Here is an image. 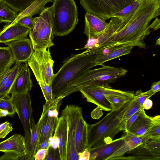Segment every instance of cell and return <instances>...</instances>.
<instances>
[{
    "label": "cell",
    "mask_w": 160,
    "mask_h": 160,
    "mask_svg": "<svg viewBox=\"0 0 160 160\" xmlns=\"http://www.w3.org/2000/svg\"><path fill=\"white\" fill-rule=\"evenodd\" d=\"M27 62H23L20 70L10 91L13 95L22 93L32 88V82L30 78L31 72Z\"/></svg>",
    "instance_id": "obj_19"
},
{
    "label": "cell",
    "mask_w": 160,
    "mask_h": 160,
    "mask_svg": "<svg viewBox=\"0 0 160 160\" xmlns=\"http://www.w3.org/2000/svg\"><path fill=\"white\" fill-rule=\"evenodd\" d=\"M37 82L41 88L46 102H50L52 101L55 98L53 95L52 86L43 81H39Z\"/></svg>",
    "instance_id": "obj_35"
},
{
    "label": "cell",
    "mask_w": 160,
    "mask_h": 160,
    "mask_svg": "<svg viewBox=\"0 0 160 160\" xmlns=\"http://www.w3.org/2000/svg\"><path fill=\"white\" fill-rule=\"evenodd\" d=\"M16 12H21L37 0H4Z\"/></svg>",
    "instance_id": "obj_31"
},
{
    "label": "cell",
    "mask_w": 160,
    "mask_h": 160,
    "mask_svg": "<svg viewBox=\"0 0 160 160\" xmlns=\"http://www.w3.org/2000/svg\"><path fill=\"white\" fill-rule=\"evenodd\" d=\"M142 0L135 1L133 2L115 14L113 17H118L125 19L136 10Z\"/></svg>",
    "instance_id": "obj_32"
},
{
    "label": "cell",
    "mask_w": 160,
    "mask_h": 160,
    "mask_svg": "<svg viewBox=\"0 0 160 160\" xmlns=\"http://www.w3.org/2000/svg\"><path fill=\"white\" fill-rule=\"evenodd\" d=\"M150 138L145 136H136L126 133L122 145L107 160L123 156L128 151L147 142Z\"/></svg>",
    "instance_id": "obj_23"
},
{
    "label": "cell",
    "mask_w": 160,
    "mask_h": 160,
    "mask_svg": "<svg viewBox=\"0 0 160 160\" xmlns=\"http://www.w3.org/2000/svg\"><path fill=\"white\" fill-rule=\"evenodd\" d=\"M78 160H89L90 152L88 148L83 151L78 153Z\"/></svg>",
    "instance_id": "obj_46"
},
{
    "label": "cell",
    "mask_w": 160,
    "mask_h": 160,
    "mask_svg": "<svg viewBox=\"0 0 160 160\" xmlns=\"http://www.w3.org/2000/svg\"><path fill=\"white\" fill-rule=\"evenodd\" d=\"M50 146L53 148H58V144L56 137L54 135L50 137L49 139Z\"/></svg>",
    "instance_id": "obj_49"
},
{
    "label": "cell",
    "mask_w": 160,
    "mask_h": 160,
    "mask_svg": "<svg viewBox=\"0 0 160 160\" xmlns=\"http://www.w3.org/2000/svg\"><path fill=\"white\" fill-rule=\"evenodd\" d=\"M61 116L64 117L67 124V141L66 160H78L75 141V133L72 123L69 118L61 112Z\"/></svg>",
    "instance_id": "obj_25"
},
{
    "label": "cell",
    "mask_w": 160,
    "mask_h": 160,
    "mask_svg": "<svg viewBox=\"0 0 160 160\" xmlns=\"http://www.w3.org/2000/svg\"><path fill=\"white\" fill-rule=\"evenodd\" d=\"M25 143L24 137L19 134H14L0 142V152L14 153L21 157L22 160H25Z\"/></svg>",
    "instance_id": "obj_14"
},
{
    "label": "cell",
    "mask_w": 160,
    "mask_h": 160,
    "mask_svg": "<svg viewBox=\"0 0 160 160\" xmlns=\"http://www.w3.org/2000/svg\"><path fill=\"white\" fill-rule=\"evenodd\" d=\"M155 93L150 89L144 92L141 90L137 91L134 93L133 97L138 101L140 104L143 106V104L145 100L154 95Z\"/></svg>",
    "instance_id": "obj_36"
},
{
    "label": "cell",
    "mask_w": 160,
    "mask_h": 160,
    "mask_svg": "<svg viewBox=\"0 0 160 160\" xmlns=\"http://www.w3.org/2000/svg\"><path fill=\"white\" fill-rule=\"evenodd\" d=\"M79 91L87 102L101 107L103 110L110 112L112 110L110 103L97 85L86 86Z\"/></svg>",
    "instance_id": "obj_13"
},
{
    "label": "cell",
    "mask_w": 160,
    "mask_h": 160,
    "mask_svg": "<svg viewBox=\"0 0 160 160\" xmlns=\"http://www.w3.org/2000/svg\"><path fill=\"white\" fill-rule=\"evenodd\" d=\"M13 129L12 124L8 121L0 124V138H4Z\"/></svg>",
    "instance_id": "obj_39"
},
{
    "label": "cell",
    "mask_w": 160,
    "mask_h": 160,
    "mask_svg": "<svg viewBox=\"0 0 160 160\" xmlns=\"http://www.w3.org/2000/svg\"><path fill=\"white\" fill-rule=\"evenodd\" d=\"M8 115V112L7 111L0 109V118L3 117Z\"/></svg>",
    "instance_id": "obj_52"
},
{
    "label": "cell",
    "mask_w": 160,
    "mask_h": 160,
    "mask_svg": "<svg viewBox=\"0 0 160 160\" xmlns=\"http://www.w3.org/2000/svg\"><path fill=\"white\" fill-rule=\"evenodd\" d=\"M51 6L44 8L39 17L34 18L35 24L29 36L34 50L49 48L54 45Z\"/></svg>",
    "instance_id": "obj_6"
},
{
    "label": "cell",
    "mask_w": 160,
    "mask_h": 160,
    "mask_svg": "<svg viewBox=\"0 0 160 160\" xmlns=\"http://www.w3.org/2000/svg\"><path fill=\"white\" fill-rule=\"evenodd\" d=\"M152 105L153 102L149 98L145 100L143 103V107L144 109H145L146 110H148L152 108Z\"/></svg>",
    "instance_id": "obj_51"
},
{
    "label": "cell",
    "mask_w": 160,
    "mask_h": 160,
    "mask_svg": "<svg viewBox=\"0 0 160 160\" xmlns=\"http://www.w3.org/2000/svg\"><path fill=\"white\" fill-rule=\"evenodd\" d=\"M17 22L31 30L33 28L35 24L34 19L31 16L24 17L20 19Z\"/></svg>",
    "instance_id": "obj_41"
},
{
    "label": "cell",
    "mask_w": 160,
    "mask_h": 160,
    "mask_svg": "<svg viewBox=\"0 0 160 160\" xmlns=\"http://www.w3.org/2000/svg\"></svg>",
    "instance_id": "obj_55"
},
{
    "label": "cell",
    "mask_w": 160,
    "mask_h": 160,
    "mask_svg": "<svg viewBox=\"0 0 160 160\" xmlns=\"http://www.w3.org/2000/svg\"><path fill=\"white\" fill-rule=\"evenodd\" d=\"M30 88L24 92L11 95L13 106L22 125L25 140L30 133L32 116Z\"/></svg>",
    "instance_id": "obj_10"
},
{
    "label": "cell",
    "mask_w": 160,
    "mask_h": 160,
    "mask_svg": "<svg viewBox=\"0 0 160 160\" xmlns=\"http://www.w3.org/2000/svg\"><path fill=\"white\" fill-rule=\"evenodd\" d=\"M132 98L108 113L97 122L87 125V142L89 150L113 140L115 136L123 131L122 117L129 107Z\"/></svg>",
    "instance_id": "obj_3"
},
{
    "label": "cell",
    "mask_w": 160,
    "mask_h": 160,
    "mask_svg": "<svg viewBox=\"0 0 160 160\" xmlns=\"http://www.w3.org/2000/svg\"><path fill=\"white\" fill-rule=\"evenodd\" d=\"M44 160H61L58 148L54 149L49 147Z\"/></svg>",
    "instance_id": "obj_40"
},
{
    "label": "cell",
    "mask_w": 160,
    "mask_h": 160,
    "mask_svg": "<svg viewBox=\"0 0 160 160\" xmlns=\"http://www.w3.org/2000/svg\"><path fill=\"white\" fill-rule=\"evenodd\" d=\"M160 14V0H142L125 19L118 17V31L105 44H130L145 48L143 40L150 33V22Z\"/></svg>",
    "instance_id": "obj_1"
},
{
    "label": "cell",
    "mask_w": 160,
    "mask_h": 160,
    "mask_svg": "<svg viewBox=\"0 0 160 160\" xmlns=\"http://www.w3.org/2000/svg\"><path fill=\"white\" fill-rule=\"evenodd\" d=\"M99 47L87 49L83 52L72 54L66 58L55 74L52 83L55 98L60 97L74 81L95 66L94 61L100 54Z\"/></svg>",
    "instance_id": "obj_2"
},
{
    "label": "cell",
    "mask_w": 160,
    "mask_h": 160,
    "mask_svg": "<svg viewBox=\"0 0 160 160\" xmlns=\"http://www.w3.org/2000/svg\"><path fill=\"white\" fill-rule=\"evenodd\" d=\"M15 60L8 47H0V75L10 68Z\"/></svg>",
    "instance_id": "obj_28"
},
{
    "label": "cell",
    "mask_w": 160,
    "mask_h": 160,
    "mask_svg": "<svg viewBox=\"0 0 160 160\" xmlns=\"http://www.w3.org/2000/svg\"><path fill=\"white\" fill-rule=\"evenodd\" d=\"M4 0H0V23L5 22L10 23L17 18L18 14Z\"/></svg>",
    "instance_id": "obj_29"
},
{
    "label": "cell",
    "mask_w": 160,
    "mask_h": 160,
    "mask_svg": "<svg viewBox=\"0 0 160 160\" xmlns=\"http://www.w3.org/2000/svg\"><path fill=\"white\" fill-rule=\"evenodd\" d=\"M52 0H37L23 11L18 14V16L14 21L10 23L13 24L17 23L21 18L26 16H31L37 14H40L44 8L45 4L48 2H52Z\"/></svg>",
    "instance_id": "obj_27"
},
{
    "label": "cell",
    "mask_w": 160,
    "mask_h": 160,
    "mask_svg": "<svg viewBox=\"0 0 160 160\" xmlns=\"http://www.w3.org/2000/svg\"><path fill=\"white\" fill-rule=\"evenodd\" d=\"M102 109L98 106L94 109L91 112V116L93 119H98L103 115Z\"/></svg>",
    "instance_id": "obj_45"
},
{
    "label": "cell",
    "mask_w": 160,
    "mask_h": 160,
    "mask_svg": "<svg viewBox=\"0 0 160 160\" xmlns=\"http://www.w3.org/2000/svg\"><path fill=\"white\" fill-rule=\"evenodd\" d=\"M54 136L56 138L61 160H66L67 141V124L64 117L61 116L59 118Z\"/></svg>",
    "instance_id": "obj_22"
},
{
    "label": "cell",
    "mask_w": 160,
    "mask_h": 160,
    "mask_svg": "<svg viewBox=\"0 0 160 160\" xmlns=\"http://www.w3.org/2000/svg\"><path fill=\"white\" fill-rule=\"evenodd\" d=\"M144 136L152 138H160V116L153 117V121Z\"/></svg>",
    "instance_id": "obj_30"
},
{
    "label": "cell",
    "mask_w": 160,
    "mask_h": 160,
    "mask_svg": "<svg viewBox=\"0 0 160 160\" xmlns=\"http://www.w3.org/2000/svg\"><path fill=\"white\" fill-rule=\"evenodd\" d=\"M143 108V107L141 105L136 99L133 97L131 104L122 117V123L123 131L126 121L133 114Z\"/></svg>",
    "instance_id": "obj_33"
},
{
    "label": "cell",
    "mask_w": 160,
    "mask_h": 160,
    "mask_svg": "<svg viewBox=\"0 0 160 160\" xmlns=\"http://www.w3.org/2000/svg\"><path fill=\"white\" fill-rule=\"evenodd\" d=\"M143 108H142L133 114L126 121L124 125L123 129V131L125 132L127 131L131 125L136 120L140 113L142 109Z\"/></svg>",
    "instance_id": "obj_42"
},
{
    "label": "cell",
    "mask_w": 160,
    "mask_h": 160,
    "mask_svg": "<svg viewBox=\"0 0 160 160\" xmlns=\"http://www.w3.org/2000/svg\"><path fill=\"white\" fill-rule=\"evenodd\" d=\"M134 46L130 44L122 45L109 52L108 54L98 57L95 60V66L102 65L105 62L130 53Z\"/></svg>",
    "instance_id": "obj_26"
},
{
    "label": "cell",
    "mask_w": 160,
    "mask_h": 160,
    "mask_svg": "<svg viewBox=\"0 0 160 160\" xmlns=\"http://www.w3.org/2000/svg\"><path fill=\"white\" fill-rule=\"evenodd\" d=\"M22 160V158L18 155L11 152H4L0 157V160Z\"/></svg>",
    "instance_id": "obj_43"
},
{
    "label": "cell",
    "mask_w": 160,
    "mask_h": 160,
    "mask_svg": "<svg viewBox=\"0 0 160 160\" xmlns=\"http://www.w3.org/2000/svg\"><path fill=\"white\" fill-rule=\"evenodd\" d=\"M160 19L157 17L150 24V28L153 30H156L160 28Z\"/></svg>",
    "instance_id": "obj_48"
},
{
    "label": "cell",
    "mask_w": 160,
    "mask_h": 160,
    "mask_svg": "<svg viewBox=\"0 0 160 160\" xmlns=\"http://www.w3.org/2000/svg\"><path fill=\"white\" fill-rule=\"evenodd\" d=\"M50 102H46L43 105V117L38 144L49 139L52 136L58 120V117L48 116L46 114Z\"/></svg>",
    "instance_id": "obj_18"
},
{
    "label": "cell",
    "mask_w": 160,
    "mask_h": 160,
    "mask_svg": "<svg viewBox=\"0 0 160 160\" xmlns=\"http://www.w3.org/2000/svg\"><path fill=\"white\" fill-rule=\"evenodd\" d=\"M43 117L42 113L36 124L34 119L32 121V128L28 138L26 139L25 147L26 156L25 160H34V156L38 142L41 122Z\"/></svg>",
    "instance_id": "obj_20"
},
{
    "label": "cell",
    "mask_w": 160,
    "mask_h": 160,
    "mask_svg": "<svg viewBox=\"0 0 160 160\" xmlns=\"http://www.w3.org/2000/svg\"><path fill=\"white\" fill-rule=\"evenodd\" d=\"M136 0H135V1H136Z\"/></svg>",
    "instance_id": "obj_54"
},
{
    "label": "cell",
    "mask_w": 160,
    "mask_h": 160,
    "mask_svg": "<svg viewBox=\"0 0 160 160\" xmlns=\"http://www.w3.org/2000/svg\"><path fill=\"white\" fill-rule=\"evenodd\" d=\"M150 89L156 93L160 91V81L154 82L152 84Z\"/></svg>",
    "instance_id": "obj_50"
},
{
    "label": "cell",
    "mask_w": 160,
    "mask_h": 160,
    "mask_svg": "<svg viewBox=\"0 0 160 160\" xmlns=\"http://www.w3.org/2000/svg\"><path fill=\"white\" fill-rule=\"evenodd\" d=\"M30 30L18 22L7 23L0 30V43L26 38Z\"/></svg>",
    "instance_id": "obj_12"
},
{
    "label": "cell",
    "mask_w": 160,
    "mask_h": 160,
    "mask_svg": "<svg viewBox=\"0 0 160 160\" xmlns=\"http://www.w3.org/2000/svg\"><path fill=\"white\" fill-rule=\"evenodd\" d=\"M23 62H15L13 67L0 75V98H10V91Z\"/></svg>",
    "instance_id": "obj_17"
},
{
    "label": "cell",
    "mask_w": 160,
    "mask_h": 160,
    "mask_svg": "<svg viewBox=\"0 0 160 160\" xmlns=\"http://www.w3.org/2000/svg\"><path fill=\"white\" fill-rule=\"evenodd\" d=\"M62 112L70 119L74 130L76 148L78 153L88 148L87 125L84 120L82 108L77 105H67Z\"/></svg>",
    "instance_id": "obj_9"
},
{
    "label": "cell",
    "mask_w": 160,
    "mask_h": 160,
    "mask_svg": "<svg viewBox=\"0 0 160 160\" xmlns=\"http://www.w3.org/2000/svg\"><path fill=\"white\" fill-rule=\"evenodd\" d=\"M0 109L7 111L8 116H13L16 113L12 102V98H0Z\"/></svg>",
    "instance_id": "obj_34"
},
{
    "label": "cell",
    "mask_w": 160,
    "mask_h": 160,
    "mask_svg": "<svg viewBox=\"0 0 160 160\" xmlns=\"http://www.w3.org/2000/svg\"><path fill=\"white\" fill-rule=\"evenodd\" d=\"M85 28L83 33L88 39L97 38L107 29L108 22L96 16L87 12L85 16Z\"/></svg>",
    "instance_id": "obj_16"
},
{
    "label": "cell",
    "mask_w": 160,
    "mask_h": 160,
    "mask_svg": "<svg viewBox=\"0 0 160 160\" xmlns=\"http://www.w3.org/2000/svg\"><path fill=\"white\" fill-rule=\"evenodd\" d=\"M27 62L37 82L43 81L52 85L54 75L53 71L54 61L49 48L48 50L47 49L34 50Z\"/></svg>",
    "instance_id": "obj_8"
},
{
    "label": "cell",
    "mask_w": 160,
    "mask_h": 160,
    "mask_svg": "<svg viewBox=\"0 0 160 160\" xmlns=\"http://www.w3.org/2000/svg\"><path fill=\"white\" fill-rule=\"evenodd\" d=\"M135 0H80L87 12L103 20L109 19Z\"/></svg>",
    "instance_id": "obj_7"
},
{
    "label": "cell",
    "mask_w": 160,
    "mask_h": 160,
    "mask_svg": "<svg viewBox=\"0 0 160 160\" xmlns=\"http://www.w3.org/2000/svg\"><path fill=\"white\" fill-rule=\"evenodd\" d=\"M52 7V32L55 36H65L72 32L78 19L74 0H54Z\"/></svg>",
    "instance_id": "obj_4"
},
{
    "label": "cell",
    "mask_w": 160,
    "mask_h": 160,
    "mask_svg": "<svg viewBox=\"0 0 160 160\" xmlns=\"http://www.w3.org/2000/svg\"><path fill=\"white\" fill-rule=\"evenodd\" d=\"M160 38H159L156 41V45H159L160 44Z\"/></svg>",
    "instance_id": "obj_53"
},
{
    "label": "cell",
    "mask_w": 160,
    "mask_h": 160,
    "mask_svg": "<svg viewBox=\"0 0 160 160\" xmlns=\"http://www.w3.org/2000/svg\"><path fill=\"white\" fill-rule=\"evenodd\" d=\"M49 139L47 140L42 143H38V144L36 150V152L38 150L40 149H48L50 146L49 142Z\"/></svg>",
    "instance_id": "obj_47"
},
{
    "label": "cell",
    "mask_w": 160,
    "mask_h": 160,
    "mask_svg": "<svg viewBox=\"0 0 160 160\" xmlns=\"http://www.w3.org/2000/svg\"><path fill=\"white\" fill-rule=\"evenodd\" d=\"M5 44L11 51L15 62H27L34 51L29 38L11 41Z\"/></svg>",
    "instance_id": "obj_11"
},
{
    "label": "cell",
    "mask_w": 160,
    "mask_h": 160,
    "mask_svg": "<svg viewBox=\"0 0 160 160\" xmlns=\"http://www.w3.org/2000/svg\"><path fill=\"white\" fill-rule=\"evenodd\" d=\"M102 66L100 68L90 69L83 74L71 83L61 96L64 98L88 85L109 84L124 76L128 72L121 68Z\"/></svg>",
    "instance_id": "obj_5"
},
{
    "label": "cell",
    "mask_w": 160,
    "mask_h": 160,
    "mask_svg": "<svg viewBox=\"0 0 160 160\" xmlns=\"http://www.w3.org/2000/svg\"><path fill=\"white\" fill-rule=\"evenodd\" d=\"M125 135L111 142L91 149L89 160H107L123 144Z\"/></svg>",
    "instance_id": "obj_15"
},
{
    "label": "cell",
    "mask_w": 160,
    "mask_h": 160,
    "mask_svg": "<svg viewBox=\"0 0 160 160\" xmlns=\"http://www.w3.org/2000/svg\"><path fill=\"white\" fill-rule=\"evenodd\" d=\"M153 120V117L147 115L143 108L126 133L136 136H143L150 126Z\"/></svg>",
    "instance_id": "obj_24"
},
{
    "label": "cell",
    "mask_w": 160,
    "mask_h": 160,
    "mask_svg": "<svg viewBox=\"0 0 160 160\" xmlns=\"http://www.w3.org/2000/svg\"><path fill=\"white\" fill-rule=\"evenodd\" d=\"M129 155L122 156L112 158L111 160H159L160 152L152 151L145 148L143 143L127 153Z\"/></svg>",
    "instance_id": "obj_21"
},
{
    "label": "cell",
    "mask_w": 160,
    "mask_h": 160,
    "mask_svg": "<svg viewBox=\"0 0 160 160\" xmlns=\"http://www.w3.org/2000/svg\"><path fill=\"white\" fill-rule=\"evenodd\" d=\"M48 149L38 150L34 156V160H44L48 152Z\"/></svg>",
    "instance_id": "obj_44"
},
{
    "label": "cell",
    "mask_w": 160,
    "mask_h": 160,
    "mask_svg": "<svg viewBox=\"0 0 160 160\" xmlns=\"http://www.w3.org/2000/svg\"><path fill=\"white\" fill-rule=\"evenodd\" d=\"M105 97L110 103L112 110L116 109L124 102L131 100L130 99L112 97L108 96Z\"/></svg>",
    "instance_id": "obj_38"
},
{
    "label": "cell",
    "mask_w": 160,
    "mask_h": 160,
    "mask_svg": "<svg viewBox=\"0 0 160 160\" xmlns=\"http://www.w3.org/2000/svg\"><path fill=\"white\" fill-rule=\"evenodd\" d=\"M143 145L152 151L160 152V138H151Z\"/></svg>",
    "instance_id": "obj_37"
}]
</instances>
